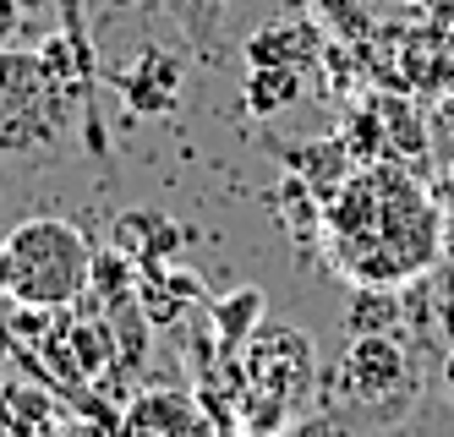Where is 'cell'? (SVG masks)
<instances>
[{"label":"cell","instance_id":"d6986e66","mask_svg":"<svg viewBox=\"0 0 454 437\" xmlns=\"http://www.w3.org/2000/svg\"><path fill=\"white\" fill-rule=\"evenodd\" d=\"M0 432H6V388H0Z\"/></svg>","mask_w":454,"mask_h":437},{"label":"cell","instance_id":"7c38bea8","mask_svg":"<svg viewBox=\"0 0 454 437\" xmlns=\"http://www.w3.org/2000/svg\"><path fill=\"white\" fill-rule=\"evenodd\" d=\"M257 317H263V295H257V290H236V295H224L214 307V328H219V339H224L231 355H241V345L252 339Z\"/></svg>","mask_w":454,"mask_h":437},{"label":"cell","instance_id":"5b68a950","mask_svg":"<svg viewBox=\"0 0 454 437\" xmlns=\"http://www.w3.org/2000/svg\"><path fill=\"white\" fill-rule=\"evenodd\" d=\"M241 378L252 394H269L290 405L312 383V339L296 328H257L241 345Z\"/></svg>","mask_w":454,"mask_h":437},{"label":"cell","instance_id":"52a82bcc","mask_svg":"<svg viewBox=\"0 0 454 437\" xmlns=\"http://www.w3.org/2000/svg\"><path fill=\"white\" fill-rule=\"evenodd\" d=\"M121 98H126V110L132 115H170L181 105V88H186V66L170 55V50H137V60L126 66V72L115 77Z\"/></svg>","mask_w":454,"mask_h":437},{"label":"cell","instance_id":"44dd1931","mask_svg":"<svg viewBox=\"0 0 454 437\" xmlns=\"http://www.w3.org/2000/svg\"><path fill=\"white\" fill-rule=\"evenodd\" d=\"M0 285H6V268H0Z\"/></svg>","mask_w":454,"mask_h":437},{"label":"cell","instance_id":"ffe728a7","mask_svg":"<svg viewBox=\"0 0 454 437\" xmlns=\"http://www.w3.org/2000/svg\"><path fill=\"white\" fill-rule=\"evenodd\" d=\"M449 203H454V170H449Z\"/></svg>","mask_w":454,"mask_h":437},{"label":"cell","instance_id":"3957f363","mask_svg":"<svg viewBox=\"0 0 454 437\" xmlns=\"http://www.w3.org/2000/svg\"><path fill=\"white\" fill-rule=\"evenodd\" d=\"M82 126V98L50 77L39 50H0V159H39Z\"/></svg>","mask_w":454,"mask_h":437},{"label":"cell","instance_id":"ac0fdd59","mask_svg":"<svg viewBox=\"0 0 454 437\" xmlns=\"http://www.w3.org/2000/svg\"><path fill=\"white\" fill-rule=\"evenodd\" d=\"M443 257H449V268H454V224L443 230Z\"/></svg>","mask_w":454,"mask_h":437},{"label":"cell","instance_id":"30bf717a","mask_svg":"<svg viewBox=\"0 0 454 437\" xmlns=\"http://www.w3.org/2000/svg\"><path fill=\"white\" fill-rule=\"evenodd\" d=\"M296 98H301V72H290V66H252V77L241 88V105L257 121L279 115L285 105H296Z\"/></svg>","mask_w":454,"mask_h":437},{"label":"cell","instance_id":"ba28073f","mask_svg":"<svg viewBox=\"0 0 454 437\" xmlns=\"http://www.w3.org/2000/svg\"><path fill=\"white\" fill-rule=\"evenodd\" d=\"M312 55H317V33L301 27V22H269L247 39L252 66H290V72H301Z\"/></svg>","mask_w":454,"mask_h":437},{"label":"cell","instance_id":"6da1fadb","mask_svg":"<svg viewBox=\"0 0 454 437\" xmlns=\"http://www.w3.org/2000/svg\"><path fill=\"white\" fill-rule=\"evenodd\" d=\"M323 241L340 274H350L356 285H400L443 252V224L438 208L421 197L416 176L378 164L350 176L329 197Z\"/></svg>","mask_w":454,"mask_h":437},{"label":"cell","instance_id":"7a4b0ae2","mask_svg":"<svg viewBox=\"0 0 454 437\" xmlns=\"http://www.w3.org/2000/svg\"><path fill=\"white\" fill-rule=\"evenodd\" d=\"M0 268L6 285L0 295L22 312H67L88 295L93 279V246L67 219H22L0 241Z\"/></svg>","mask_w":454,"mask_h":437},{"label":"cell","instance_id":"8992f818","mask_svg":"<svg viewBox=\"0 0 454 437\" xmlns=\"http://www.w3.org/2000/svg\"><path fill=\"white\" fill-rule=\"evenodd\" d=\"M115 437H219V421L181 388H137L115 421Z\"/></svg>","mask_w":454,"mask_h":437},{"label":"cell","instance_id":"9c48e42d","mask_svg":"<svg viewBox=\"0 0 454 437\" xmlns=\"http://www.w3.org/2000/svg\"><path fill=\"white\" fill-rule=\"evenodd\" d=\"M115 241H121L126 257H137V268H148V262L159 268V262H170V252L186 241V235L165 214H126L121 230H115Z\"/></svg>","mask_w":454,"mask_h":437},{"label":"cell","instance_id":"4fadbf2b","mask_svg":"<svg viewBox=\"0 0 454 437\" xmlns=\"http://www.w3.org/2000/svg\"><path fill=\"white\" fill-rule=\"evenodd\" d=\"M165 6H170V12H176V22L186 27L192 50H208L214 27H219V12H224V0H165Z\"/></svg>","mask_w":454,"mask_h":437},{"label":"cell","instance_id":"5bb4252c","mask_svg":"<svg viewBox=\"0 0 454 437\" xmlns=\"http://www.w3.org/2000/svg\"><path fill=\"white\" fill-rule=\"evenodd\" d=\"M39 437H115V432L99 426V421H88V416H72V421H50Z\"/></svg>","mask_w":454,"mask_h":437},{"label":"cell","instance_id":"277c9868","mask_svg":"<svg viewBox=\"0 0 454 437\" xmlns=\"http://www.w3.org/2000/svg\"><path fill=\"white\" fill-rule=\"evenodd\" d=\"M334 388H340L334 399L356 421L400 426L421 399V372L411 350L400 345V333H356L334 372Z\"/></svg>","mask_w":454,"mask_h":437},{"label":"cell","instance_id":"8fae6325","mask_svg":"<svg viewBox=\"0 0 454 437\" xmlns=\"http://www.w3.org/2000/svg\"><path fill=\"white\" fill-rule=\"evenodd\" d=\"M400 317H405V307H400L395 285H362L350 300V312H345V333L350 339L356 333H395Z\"/></svg>","mask_w":454,"mask_h":437},{"label":"cell","instance_id":"e0dca14e","mask_svg":"<svg viewBox=\"0 0 454 437\" xmlns=\"http://www.w3.org/2000/svg\"><path fill=\"white\" fill-rule=\"evenodd\" d=\"M17 12H55V0H17Z\"/></svg>","mask_w":454,"mask_h":437},{"label":"cell","instance_id":"2e32d148","mask_svg":"<svg viewBox=\"0 0 454 437\" xmlns=\"http://www.w3.org/2000/svg\"><path fill=\"white\" fill-rule=\"evenodd\" d=\"M443 394L454 399V345H449V355H443Z\"/></svg>","mask_w":454,"mask_h":437},{"label":"cell","instance_id":"9a60e30c","mask_svg":"<svg viewBox=\"0 0 454 437\" xmlns=\"http://www.w3.org/2000/svg\"><path fill=\"white\" fill-rule=\"evenodd\" d=\"M17 22H22L17 0H0V50H12V39H17Z\"/></svg>","mask_w":454,"mask_h":437}]
</instances>
